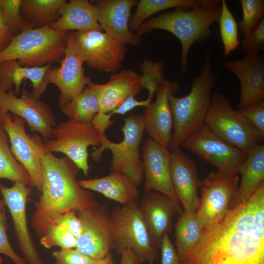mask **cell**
Listing matches in <instances>:
<instances>
[{
  "label": "cell",
  "instance_id": "obj_27",
  "mask_svg": "<svg viewBox=\"0 0 264 264\" xmlns=\"http://www.w3.org/2000/svg\"><path fill=\"white\" fill-rule=\"evenodd\" d=\"M83 189L99 193L122 205L139 202L137 186L130 177L119 174L93 179L77 180Z\"/></svg>",
  "mask_w": 264,
  "mask_h": 264
},
{
  "label": "cell",
  "instance_id": "obj_5",
  "mask_svg": "<svg viewBox=\"0 0 264 264\" xmlns=\"http://www.w3.org/2000/svg\"><path fill=\"white\" fill-rule=\"evenodd\" d=\"M69 32L57 31L50 26L26 27L0 51V63L15 60L22 66L42 67L60 62Z\"/></svg>",
  "mask_w": 264,
  "mask_h": 264
},
{
  "label": "cell",
  "instance_id": "obj_41",
  "mask_svg": "<svg viewBox=\"0 0 264 264\" xmlns=\"http://www.w3.org/2000/svg\"><path fill=\"white\" fill-rule=\"evenodd\" d=\"M55 264H94L95 260L76 248L61 249L52 254Z\"/></svg>",
  "mask_w": 264,
  "mask_h": 264
},
{
  "label": "cell",
  "instance_id": "obj_21",
  "mask_svg": "<svg viewBox=\"0 0 264 264\" xmlns=\"http://www.w3.org/2000/svg\"><path fill=\"white\" fill-rule=\"evenodd\" d=\"M139 207L153 243L160 248L163 236L172 231L173 217L182 210L169 198L152 191L145 193Z\"/></svg>",
  "mask_w": 264,
  "mask_h": 264
},
{
  "label": "cell",
  "instance_id": "obj_10",
  "mask_svg": "<svg viewBox=\"0 0 264 264\" xmlns=\"http://www.w3.org/2000/svg\"><path fill=\"white\" fill-rule=\"evenodd\" d=\"M181 146L226 174H240L247 155L223 141L205 125L189 135Z\"/></svg>",
  "mask_w": 264,
  "mask_h": 264
},
{
  "label": "cell",
  "instance_id": "obj_6",
  "mask_svg": "<svg viewBox=\"0 0 264 264\" xmlns=\"http://www.w3.org/2000/svg\"><path fill=\"white\" fill-rule=\"evenodd\" d=\"M123 140L119 143L110 140L103 135L101 144L92 153L95 162H99L103 152L107 150L111 154L110 173L127 176L138 186L144 178L143 166L139 147L144 131L142 115L130 114L124 118L121 129Z\"/></svg>",
  "mask_w": 264,
  "mask_h": 264
},
{
  "label": "cell",
  "instance_id": "obj_37",
  "mask_svg": "<svg viewBox=\"0 0 264 264\" xmlns=\"http://www.w3.org/2000/svg\"><path fill=\"white\" fill-rule=\"evenodd\" d=\"M22 0H0L5 22L14 35L27 27L21 14Z\"/></svg>",
  "mask_w": 264,
  "mask_h": 264
},
{
  "label": "cell",
  "instance_id": "obj_2",
  "mask_svg": "<svg viewBox=\"0 0 264 264\" xmlns=\"http://www.w3.org/2000/svg\"><path fill=\"white\" fill-rule=\"evenodd\" d=\"M42 162V189L31 217L32 227L40 237L59 215L98 205L93 194L78 184V168L68 157L56 156L44 145Z\"/></svg>",
  "mask_w": 264,
  "mask_h": 264
},
{
  "label": "cell",
  "instance_id": "obj_39",
  "mask_svg": "<svg viewBox=\"0 0 264 264\" xmlns=\"http://www.w3.org/2000/svg\"><path fill=\"white\" fill-rule=\"evenodd\" d=\"M8 228L7 217L3 207L0 210V253L8 257L15 264H27L11 246L8 238Z\"/></svg>",
  "mask_w": 264,
  "mask_h": 264
},
{
  "label": "cell",
  "instance_id": "obj_22",
  "mask_svg": "<svg viewBox=\"0 0 264 264\" xmlns=\"http://www.w3.org/2000/svg\"><path fill=\"white\" fill-rule=\"evenodd\" d=\"M225 68L236 76L241 85L238 110L264 100V56H245L225 61Z\"/></svg>",
  "mask_w": 264,
  "mask_h": 264
},
{
  "label": "cell",
  "instance_id": "obj_42",
  "mask_svg": "<svg viewBox=\"0 0 264 264\" xmlns=\"http://www.w3.org/2000/svg\"><path fill=\"white\" fill-rule=\"evenodd\" d=\"M54 224L60 225L76 238H78L82 232V224L75 211L66 212L57 216Z\"/></svg>",
  "mask_w": 264,
  "mask_h": 264
},
{
  "label": "cell",
  "instance_id": "obj_49",
  "mask_svg": "<svg viewBox=\"0 0 264 264\" xmlns=\"http://www.w3.org/2000/svg\"><path fill=\"white\" fill-rule=\"evenodd\" d=\"M2 260L1 258L0 257V264H2Z\"/></svg>",
  "mask_w": 264,
  "mask_h": 264
},
{
  "label": "cell",
  "instance_id": "obj_13",
  "mask_svg": "<svg viewBox=\"0 0 264 264\" xmlns=\"http://www.w3.org/2000/svg\"><path fill=\"white\" fill-rule=\"evenodd\" d=\"M77 48L84 63L102 72L114 73L121 67L126 45L102 31L75 32Z\"/></svg>",
  "mask_w": 264,
  "mask_h": 264
},
{
  "label": "cell",
  "instance_id": "obj_28",
  "mask_svg": "<svg viewBox=\"0 0 264 264\" xmlns=\"http://www.w3.org/2000/svg\"><path fill=\"white\" fill-rule=\"evenodd\" d=\"M242 178L228 208L246 202L259 185L264 181V145H258L248 154L241 170Z\"/></svg>",
  "mask_w": 264,
  "mask_h": 264
},
{
  "label": "cell",
  "instance_id": "obj_33",
  "mask_svg": "<svg viewBox=\"0 0 264 264\" xmlns=\"http://www.w3.org/2000/svg\"><path fill=\"white\" fill-rule=\"evenodd\" d=\"M7 179L32 187L29 176L12 154L6 132L0 121V179Z\"/></svg>",
  "mask_w": 264,
  "mask_h": 264
},
{
  "label": "cell",
  "instance_id": "obj_1",
  "mask_svg": "<svg viewBox=\"0 0 264 264\" xmlns=\"http://www.w3.org/2000/svg\"><path fill=\"white\" fill-rule=\"evenodd\" d=\"M183 264H264V181L245 203L204 229Z\"/></svg>",
  "mask_w": 264,
  "mask_h": 264
},
{
  "label": "cell",
  "instance_id": "obj_25",
  "mask_svg": "<svg viewBox=\"0 0 264 264\" xmlns=\"http://www.w3.org/2000/svg\"><path fill=\"white\" fill-rule=\"evenodd\" d=\"M50 26L59 31H102L96 7L88 0H66L59 9V18Z\"/></svg>",
  "mask_w": 264,
  "mask_h": 264
},
{
  "label": "cell",
  "instance_id": "obj_23",
  "mask_svg": "<svg viewBox=\"0 0 264 264\" xmlns=\"http://www.w3.org/2000/svg\"><path fill=\"white\" fill-rule=\"evenodd\" d=\"M170 151V177L175 192L184 212H195L199 204L201 181L196 164L181 150Z\"/></svg>",
  "mask_w": 264,
  "mask_h": 264
},
{
  "label": "cell",
  "instance_id": "obj_14",
  "mask_svg": "<svg viewBox=\"0 0 264 264\" xmlns=\"http://www.w3.org/2000/svg\"><path fill=\"white\" fill-rule=\"evenodd\" d=\"M82 232L77 238L76 249L91 258L98 260L106 257L112 248L113 227L110 213L105 205L78 211Z\"/></svg>",
  "mask_w": 264,
  "mask_h": 264
},
{
  "label": "cell",
  "instance_id": "obj_40",
  "mask_svg": "<svg viewBox=\"0 0 264 264\" xmlns=\"http://www.w3.org/2000/svg\"><path fill=\"white\" fill-rule=\"evenodd\" d=\"M264 49V19L242 42V52L245 56L260 54Z\"/></svg>",
  "mask_w": 264,
  "mask_h": 264
},
{
  "label": "cell",
  "instance_id": "obj_3",
  "mask_svg": "<svg viewBox=\"0 0 264 264\" xmlns=\"http://www.w3.org/2000/svg\"><path fill=\"white\" fill-rule=\"evenodd\" d=\"M221 12V0H202L192 8L179 7L145 21L137 30L140 35L154 29L170 32L181 44L180 70L186 72L189 53L195 43L205 41L211 34V25L218 23Z\"/></svg>",
  "mask_w": 264,
  "mask_h": 264
},
{
  "label": "cell",
  "instance_id": "obj_8",
  "mask_svg": "<svg viewBox=\"0 0 264 264\" xmlns=\"http://www.w3.org/2000/svg\"><path fill=\"white\" fill-rule=\"evenodd\" d=\"M205 125L229 145L247 155L258 144L256 132L250 123L238 110H234L227 96L216 92Z\"/></svg>",
  "mask_w": 264,
  "mask_h": 264
},
{
  "label": "cell",
  "instance_id": "obj_35",
  "mask_svg": "<svg viewBox=\"0 0 264 264\" xmlns=\"http://www.w3.org/2000/svg\"><path fill=\"white\" fill-rule=\"evenodd\" d=\"M242 19L238 23L242 36L246 39L264 19V0H240Z\"/></svg>",
  "mask_w": 264,
  "mask_h": 264
},
{
  "label": "cell",
  "instance_id": "obj_7",
  "mask_svg": "<svg viewBox=\"0 0 264 264\" xmlns=\"http://www.w3.org/2000/svg\"><path fill=\"white\" fill-rule=\"evenodd\" d=\"M110 216L113 227L112 248L120 254L123 249L130 248L140 264H154L157 256L156 247L143 220L139 202L116 206Z\"/></svg>",
  "mask_w": 264,
  "mask_h": 264
},
{
  "label": "cell",
  "instance_id": "obj_12",
  "mask_svg": "<svg viewBox=\"0 0 264 264\" xmlns=\"http://www.w3.org/2000/svg\"><path fill=\"white\" fill-rule=\"evenodd\" d=\"M238 175L212 172L201 181V197L196 211L200 226L207 228L220 220L238 189Z\"/></svg>",
  "mask_w": 264,
  "mask_h": 264
},
{
  "label": "cell",
  "instance_id": "obj_9",
  "mask_svg": "<svg viewBox=\"0 0 264 264\" xmlns=\"http://www.w3.org/2000/svg\"><path fill=\"white\" fill-rule=\"evenodd\" d=\"M103 135L91 122L81 123L68 120L56 124L52 131V138L44 144L51 152L65 154L87 176L90 168L88 148L89 146H99Z\"/></svg>",
  "mask_w": 264,
  "mask_h": 264
},
{
  "label": "cell",
  "instance_id": "obj_4",
  "mask_svg": "<svg viewBox=\"0 0 264 264\" xmlns=\"http://www.w3.org/2000/svg\"><path fill=\"white\" fill-rule=\"evenodd\" d=\"M218 79L213 71L210 50H207L201 72L192 80L189 93L181 97L170 94L173 128L169 151L180 148L189 135L205 125L212 90Z\"/></svg>",
  "mask_w": 264,
  "mask_h": 264
},
{
  "label": "cell",
  "instance_id": "obj_47",
  "mask_svg": "<svg viewBox=\"0 0 264 264\" xmlns=\"http://www.w3.org/2000/svg\"><path fill=\"white\" fill-rule=\"evenodd\" d=\"M94 264H114V263L110 253H109L105 258L96 260Z\"/></svg>",
  "mask_w": 264,
  "mask_h": 264
},
{
  "label": "cell",
  "instance_id": "obj_48",
  "mask_svg": "<svg viewBox=\"0 0 264 264\" xmlns=\"http://www.w3.org/2000/svg\"><path fill=\"white\" fill-rule=\"evenodd\" d=\"M5 206V204L3 202V201H1L0 200V210L4 207Z\"/></svg>",
  "mask_w": 264,
  "mask_h": 264
},
{
  "label": "cell",
  "instance_id": "obj_32",
  "mask_svg": "<svg viewBox=\"0 0 264 264\" xmlns=\"http://www.w3.org/2000/svg\"><path fill=\"white\" fill-rule=\"evenodd\" d=\"M202 0H140L132 18L130 20L129 28L136 33L139 26L148 18L158 12L171 8H192Z\"/></svg>",
  "mask_w": 264,
  "mask_h": 264
},
{
  "label": "cell",
  "instance_id": "obj_43",
  "mask_svg": "<svg viewBox=\"0 0 264 264\" xmlns=\"http://www.w3.org/2000/svg\"><path fill=\"white\" fill-rule=\"evenodd\" d=\"M149 95L145 100L138 101L134 97H130L126 99L118 107L109 113H107V117L111 119V117L114 114L124 115L128 112L137 107L148 106L153 101V98L155 94L154 91H148Z\"/></svg>",
  "mask_w": 264,
  "mask_h": 264
},
{
  "label": "cell",
  "instance_id": "obj_19",
  "mask_svg": "<svg viewBox=\"0 0 264 264\" xmlns=\"http://www.w3.org/2000/svg\"><path fill=\"white\" fill-rule=\"evenodd\" d=\"M179 89L178 83L165 79L155 91V100L145 108L142 115L145 132L150 138L168 149L173 128L169 97Z\"/></svg>",
  "mask_w": 264,
  "mask_h": 264
},
{
  "label": "cell",
  "instance_id": "obj_46",
  "mask_svg": "<svg viewBox=\"0 0 264 264\" xmlns=\"http://www.w3.org/2000/svg\"><path fill=\"white\" fill-rule=\"evenodd\" d=\"M120 255V264H140L136 254L130 248L123 249Z\"/></svg>",
  "mask_w": 264,
  "mask_h": 264
},
{
  "label": "cell",
  "instance_id": "obj_29",
  "mask_svg": "<svg viewBox=\"0 0 264 264\" xmlns=\"http://www.w3.org/2000/svg\"><path fill=\"white\" fill-rule=\"evenodd\" d=\"M204 231L198 220L196 211H183L175 225L176 249L182 261L198 245Z\"/></svg>",
  "mask_w": 264,
  "mask_h": 264
},
{
  "label": "cell",
  "instance_id": "obj_34",
  "mask_svg": "<svg viewBox=\"0 0 264 264\" xmlns=\"http://www.w3.org/2000/svg\"><path fill=\"white\" fill-rule=\"evenodd\" d=\"M226 60L241 44L238 23L230 10L226 0H221V12L218 21Z\"/></svg>",
  "mask_w": 264,
  "mask_h": 264
},
{
  "label": "cell",
  "instance_id": "obj_18",
  "mask_svg": "<svg viewBox=\"0 0 264 264\" xmlns=\"http://www.w3.org/2000/svg\"><path fill=\"white\" fill-rule=\"evenodd\" d=\"M145 193L156 191L179 204L170 177V151L151 138L142 147Z\"/></svg>",
  "mask_w": 264,
  "mask_h": 264
},
{
  "label": "cell",
  "instance_id": "obj_36",
  "mask_svg": "<svg viewBox=\"0 0 264 264\" xmlns=\"http://www.w3.org/2000/svg\"><path fill=\"white\" fill-rule=\"evenodd\" d=\"M40 243L47 249L58 246L61 249L76 248L77 238L63 227L54 224L40 237Z\"/></svg>",
  "mask_w": 264,
  "mask_h": 264
},
{
  "label": "cell",
  "instance_id": "obj_45",
  "mask_svg": "<svg viewBox=\"0 0 264 264\" xmlns=\"http://www.w3.org/2000/svg\"><path fill=\"white\" fill-rule=\"evenodd\" d=\"M14 36L5 22L0 4V51L10 43Z\"/></svg>",
  "mask_w": 264,
  "mask_h": 264
},
{
  "label": "cell",
  "instance_id": "obj_17",
  "mask_svg": "<svg viewBox=\"0 0 264 264\" xmlns=\"http://www.w3.org/2000/svg\"><path fill=\"white\" fill-rule=\"evenodd\" d=\"M31 187L17 182L11 187L0 183L3 201L10 213L18 247L27 264H45L28 229L26 202Z\"/></svg>",
  "mask_w": 264,
  "mask_h": 264
},
{
  "label": "cell",
  "instance_id": "obj_24",
  "mask_svg": "<svg viewBox=\"0 0 264 264\" xmlns=\"http://www.w3.org/2000/svg\"><path fill=\"white\" fill-rule=\"evenodd\" d=\"M96 93L99 113H109L130 97H135L145 88L142 74L129 69L114 73L109 82L103 84L92 83Z\"/></svg>",
  "mask_w": 264,
  "mask_h": 264
},
{
  "label": "cell",
  "instance_id": "obj_26",
  "mask_svg": "<svg viewBox=\"0 0 264 264\" xmlns=\"http://www.w3.org/2000/svg\"><path fill=\"white\" fill-rule=\"evenodd\" d=\"M52 66L49 64L42 67L22 66L15 60L3 62L0 63V87L8 91L14 86L17 95L20 92L22 82L27 79L32 83V93L40 99L47 87L44 81L45 75Z\"/></svg>",
  "mask_w": 264,
  "mask_h": 264
},
{
  "label": "cell",
  "instance_id": "obj_38",
  "mask_svg": "<svg viewBox=\"0 0 264 264\" xmlns=\"http://www.w3.org/2000/svg\"><path fill=\"white\" fill-rule=\"evenodd\" d=\"M240 111L255 130L258 142L264 140V100L248 106Z\"/></svg>",
  "mask_w": 264,
  "mask_h": 264
},
{
  "label": "cell",
  "instance_id": "obj_16",
  "mask_svg": "<svg viewBox=\"0 0 264 264\" xmlns=\"http://www.w3.org/2000/svg\"><path fill=\"white\" fill-rule=\"evenodd\" d=\"M7 112L26 121L30 130L38 132L44 138H51L56 123L50 107L25 88L21 96L14 90H3L0 87V121Z\"/></svg>",
  "mask_w": 264,
  "mask_h": 264
},
{
  "label": "cell",
  "instance_id": "obj_44",
  "mask_svg": "<svg viewBox=\"0 0 264 264\" xmlns=\"http://www.w3.org/2000/svg\"><path fill=\"white\" fill-rule=\"evenodd\" d=\"M160 248L161 252V264H183L168 234L163 236Z\"/></svg>",
  "mask_w": 264,
  "mask_h": 264
},
{
  "label": "cell",
  "instance_id": "obj_30",
  "mask_svg": "<svg viewBox=\"0 0 264 264\" xmlns=\"http://www.w3.org/2000/svg\"><path fill=\"white\" fill-rule=\"evenodd\" d=\"M66 0H22L20 11L27 27L50 26L59 18V11Z\"/></svg>",
  "mask_w": 264,
  "mask_h": 264
},
{
  "label": "cell",
  "instance_id": "obj_31",
  "mask_svg": "<svg viewBox=\"0 0 264 264\" xmlns=\"http://www.w3.org/2000/svg\"><path fill=\"white\" fill-rule=\"evenodd\" d=\"M92 83L61 108L69 120L76 122L90 123L99 112L98 97Z\"/></svg>",
  "mask_w": 264,
  "mask_h": 264
},
{
  "label": "cell",
  "instance_id": "obj_15",
  "mask_svg": "<svg viewBox=\"0 0 264 264\" xmlns=\"http://www.w3.org/2000/svg\"><path fill=\"white\" fill-rule=\"evenodd\" d=\"M60 63V66H52L47 71L44 81L46 86L53 84L58 88L60 92L59 106L61 108L92 82L85 75L84 62L75 44V31L69 32L65 55Z\"/></svg>",
  "mask_w": 264,
  "mask_h": 264
},
{
  "label": "cell",
  "instance_id": "obj_20",
  "mask_svg": "<svg viewBox=\"0 0 264 264\" xmlns=\"http://www.w3.org/2000/svg\"><path fill=\"white\" fill-rule=\"evenodd\" d=\"M137 3L135 0L95 1L97 21L102 30L125 45H140V35L131 31L129 26L131 10Z\"/></svg>",
  "mask_w": 264,
  "mask_h": 264
},
{
  "label": "cell",
  "instance_id": "obj_11",
  "mask_svg": "<svg viewBox=\"0 0 264 264\" xmlns=\"http://www.w3.org/2000/svg\"><path fill=\"white\" fill-rule=\"evenodd\" d=\"M14 156L28 174L31 185L41 193L43 186L42 155L44 144L37 135H30L25 131V120L6 113L1 120Z\"/></svg>",
  "mask_w": 264,
  "mask_h": 264
}]
</instances>
